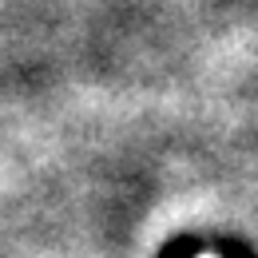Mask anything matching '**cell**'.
I'll list each match as a JSON object with an SVG mask.
<instances>
[{
  "label": "cell",
  "mask_w": 258,
  "mask_h": 258,
  "mask_svg": "<svg viewBox=\"0 0 258 258\" xmlns=\"http://www.w3.org/2000/svg\"><path fill=\"white\" fill-rule=\"evenodd\" d=\"M195 258H223V254H215V250H203V254H195Z\"/></svg>",
  "instance_id": "obj_1"
}]
</instances>
